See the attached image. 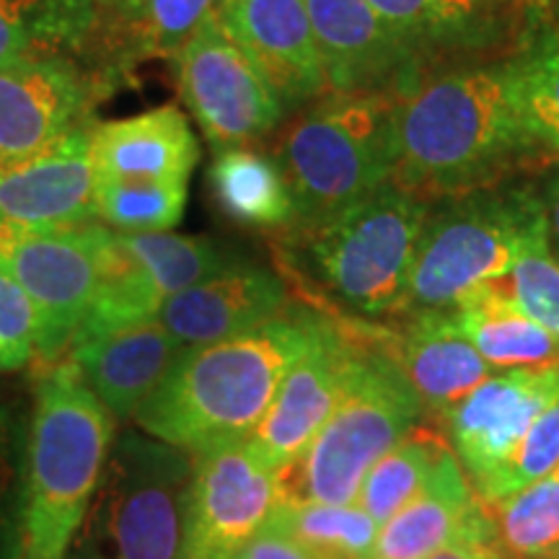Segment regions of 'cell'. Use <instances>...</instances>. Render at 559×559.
<instances>
[{"label":"cell","instance_id":"cell-8","mask_svg":"<svg viewBox=\"0 0 559 559\" xmlns=\"http://www.w3.org/2000/svg\"><path fill=\"white\" fill-rule=\"evenodd\" d=\"M192 453L153 436H115L66 559H187Z\"/></svg>","mask_w":559,"mask_h":559},{"label":"cell","instance_id":"cell-24","mask_svg":"<svg viewBox=\"0 0 559 559\" xmlns=\"http://www.w3.org/2000/svg\"><path fill=\"white\" fill-rule=\"evenodd\" d=\"M402 321L400 337H389V347L432 415L449 412L495 373L459 332L451 311L412 313Z\"/></svg>","mask_w":559,"mask_h":559},{"label":"cell","instance_id":"cell-23","mask_svg":"<svg viewBox=\"0 0 559 559\" xmlns=\"http://www.w3.org/2000/svg\"><path fill=\"white\" fill-rule=\"evenodd\" d=\"M91 160L96 179L190 181L200 160V143L177 107L94 124Z\"/></svg>","mask_w":559,"mask_h":559},{"label":"cell","instance_id":"cell-18","mask_svg":"<svg viewBox=\"0 0 559 559\" xmlns=\"http://www.w3.org/2000/svg\"><path fill=\"white\" fill-rule=\"evenodd\" d=\"M94 128V124H91ZM91 128L37 153L0 164V223L16 228H75L96 223Z\"/></svg>","mask_w":559,"mask_h":559},{"label":"cell","instance_id":"cell-37","mask_svg":"<svg viewBox=\"0 0 559 559\" xmlns=\"http://www.w3.org/2000/svg\"><path fill=\"white\" fill-rule=\"evenodd\" d=\"M218 559H313L304 547H298L290 536L283 531L264 526L260 534H254L247 544L234 549L230 555H223Z\"/></svg>","mask_w":559,"mask_h":559},{"label":"cell","instance_id":"cell-11","mask_svg":"<svg viewBox=\"0 0 559 559\" xmlns=\"http://www.w3.org/2000/svg\"><path fill=\"white\" fill-rule=\"evenodd\" d=\"M115 83L68 55L0 66V164L37 156L94 124Z\"/></svg>","mask_w":559,"mask_h":559},{"label":"cell","instance_id":"cell-22","mask_svg":"<svg viewBox=\"0 0 559 559\" xmlns=\"http://www.w3.org/2000/svg\"><path fill=\"white\" fill-rule=\"evenodd\" d=\"M179 355V342L158 319H148L70 342L66 358L115 419H128L164 383Z\"/></svg>","mask_w":559,"mask_h":559},{"label":"cell","instance_id":"cell-13","mask_svg":"<svg viewBox=\"0 0 559 559\" xmlns=\"http://www.w3.org/2000/svg\"><path fill=\"white\" fill-rule=\"evenodd\" d=\"M187 559H218L267 526L283 502L280 472L264 464L247 440L192 453Z\"/></svg>","mask_w":559,"mask_h":559},{"label":"cell","instance_id":"cell-30","mask_svg":"<svg viewBox=\"0 0 559 559\" xmlns=\"http://www.w3.org/2000/svg\"><path fill=\"white\" fill-rule=\"evenodd\" d=\"M117 236L122 247L143 264L164 300L243 262L226 243L205 236H179L171 230Z\"/></svg>","mask_w":559,"mask_h":559},{"label":"cell","instance_id":"cell-35","mask_svg":"<svg viewBox=\"0 0 559 559\" xmlns=\"http://www.w3.org/2000/svg\"><path fill=\"white\" fill-rule=\"evenodd\" d=\"M555 466H559V400L534 419L508 464L479 489L477 498L487 508L495 506L519 489L547 477Z\"/></svg>","mask_w":559,"mask_h":559},{"label":"cell","instance_id":"cell-41","mask_svg":"<svg viewBox=\"0 0 559 559\" xmlns=\"http://www.w3.org/2000/svg\"><path fill=\"white\" fill-rule=\"evenodd\" d=\"M528 3H559V0H528Z\"/></svg>","mask_w":559,"mask_h":559},{"label":"cell","instance_id":"cell-34","mask_svg":"<svg viewBox=\"0 0 559 559\" xmlns=\"http://www.w3.org/2000/svg\"><path fill=\"white\" fill-rule=\"evenodd\" d=\"M492 285L515 309L559 334V262L549 249L547 223L531 230L519 260Z\"/></svg>","mask_w":559,"mask_h":559},{"label":"cell","instance_id":"cell-15","mask_svg":"<svg viewBox=\"0 0 559 559\" xmlns=\"http://www.w3.org/2000/svg\"><path fill=\"white\" fill-rule=\"evenodd\" d=\"M330 94L404 96L430 68L368 0H304Z\"/></svg>","mask_w":559,"mask_h":559},{"label":"cell","instance_id":"cell-6","mask_svg":"<svg viewBox=\"0 0 559 559\" xmlns=\"http://www.w3.org/2000/svg\"><path fill=\"white\" fill-rule=\"evenodd\" d=\"M423 412L386 332L368 330L340 404L309 449L280 472L283 502H355L368 472L417 428Z\"/></svg>","mask_w":559,"mask_h":559},{"label":"cell","instance_id":"cell-19","mask_svg":"<svg viewBox=\"0 0 559 559\" xmlns=\"http://www.w3.org/2000/svg\"><path fill=\"white\" fill-rule=\"evenodd\" d=\"M221 0H94L91 26L79 47L83 62L111 83L151 58H174Z\"/></svg>","mask_w":559,"mask_h":559},{"label":"cell","instance_id":"cell-42","mask_svg":"<svg viewBox=\"0 0 559 559\" xmlns=\"http://www.w3.org/2000/svg\"><path fill=\"white\" fill-rule=\"evenodd\" d=\"M526 3H528V0H526Z\"/></svg>","mask_w":559,"mask_h":559},{"label":"cell","instance_id":"cell-27","mask_svg":"<svg viewBox=\"0 0 559 559\" xmlns=\"http://www.w3.org/2000/svg\"><path fill=\"white\" fill-rule=\"evenodd\" d=\"M210 190L223 215L243 228L285 234L296 226V202L275 156L251 148L215 153Z\"/></svg>","mask_w":559,"mask_h":559},{"label":"cell","instance_id":"cell-16","mask_svg":"<svg viewBox=\"0 0 559 559\" xmlns=\"http://www.w3.org/2000/svg\"><path fill=\"white\" fill-rule=\"evenodd\" d=\"M430 70L500 60L519 39L526 0H368Z\"/></svg>","mask_w":559,"mask_h":559},{"label":"cell","instance_id":"cell-38","mask_svg":"<svg viewBox=\"0 0 559 559\" xmlns=\"http://www.w3.org/2000/svg\"><path fill=\"white\" fill-rule=\"evenodd\" d=\"M536 190H539L544 223H547V241L551 254L559 262V158L551 156L542 164L539 171H534Z\"/></svg>","mask_w":559,"mask_h":559},{"label":"cell","instance_id":"cell-40","mask_svg":"<svg viewBox=\"0 0 559 559\" xmlns=\"http://www.w3.org/2000/svg\"><path fill=\"white\" fill-rule=\"evenodd\" d=\"M3 428H0V489H3V481H5V477H3Z\"/></svg>","mask_w":559,"mask_h":559},{"label":"cell","instance_id":"cell-26","mask_svg":"<svg viewBox=\"0 0 559 559\" xmlns=\"http://www.w3.org/2000/svg\"><path fill=\"white\" fill-rule=\"evenodd\" d=\"M459 332L495 370L559 366V334L515 309L492 283L453 306Z\"/></svg>","mask_w":559,"mask_h":559},{"label":"cell","instance_id":"cell-12","mask_svg":"<svg viewBox=\"0 0 559 559\" xmlns=\"http://www.w3.org/2000/svg\"><path fill=\"white\" fill-rule=\"evenodd\" d=\"M370 330L368 321H355L324 311L317 337L280 383L267 415L249 436L251 449L264 464L283 472L309 449L317 432L345 394L360 345Z\"/></svg>","mask_w":559,"mask_h":559},{"label":"cell","instance_id":"cell-2","mask_svg":"<svg viewBox=\"0 0 559 559\" xmlns=\"http://www.w3.org/2000/svg\"><path fill=\"white\" fill-rule=\"evenodd\" d=\"M324 311L290 306L275 319L213 345L187 347L164 383L135 412L148 436L190 453L247 440L280 383L317 337Z\"/></svg>","mask_w":559,"mask_h":559},{"label":"cell","instance_id":"cell-7","mask_svg":"<svg viewBox=\"0 0 559 559\" xmlns=\"http://www.w3.org/2000/svg\"><path fill=\"white\" fill-rule=\"evenodd\" d=\"M539 223L544 210L528 174L432 200L412 257L404 317L449 311L481 285L506 277Z\"/></svg>","mask_w":559,"mask_h":559},{"label":"cell","instance_id":"cell-21","mask_svg":"<svg viewBox=\"0 0 559 559\" xmlns=\"http://www.w3.org/2000/svg\"><path fill=\"white\" fill-rule=\"evenodd\" d=\"M459 539H495V526L489 508L449 449L425 487L383 523L373 559H428Z\"/></svg>","mask_w":559,"mask_h":559},{"label":"cell","instance_id":"cell-20","mask_svg":"<svg viewBox=\"0 0 559 559\" xmlns=\"http://www.w3.org/2000/svg\"><path fill=\"white\" fill-rule=\"evenodd\" d=\"M290 306L288 280L260 264L239 262L166 298L156 319L187 349L254 330Z\"/></svg>","mask_w":559,"mask_h":559},{"label":"cell","instance_id":"cell-3","mask_svg":"<svg viewBox=\"0 0 559 559\" xmlns=\"http://www.w3.org/2000/svg\"><path fill=\"white\" fill-rule=\"evenodd\" d=\"M115 415L73 360L41 366L19 519L5 559H66L115 443Z\"/></svg>","mask_w":559,"mask_h":559},{"label":"cell","instance_id":"cell-36","mask_svg":"<svg viewBox=\"0 0 559 559\" xmlns=\"http://www.w3.org/2000/svg\"><path fill=\"white\" fill-rule=\"evenodd\" d=\"M39 319L32 298L0 267V373L19 370L37 353Z\"/></svg>","mask_w":559,"mask_h":559},{"label":"cell","instance_id":"cell-39","mask_svg":"<svg viewBox=\"0 0 559 559\" xmlns=\"http://www.w3.org/2000/svg\"><path fill=\"white\" fill-rule=\"evenodd\" d=\"M428 559H502L495 539H459Z\"/></svg>","mask_w":559,"mask_h":559},{"label":"cell","instance_id":"cell-33","mask_svg":"<svg viewBox=\"0 0 559 559\" xmlns=\"http://www.w3.org/2000/svg\"><path fill=\"white\" fill-rule=\"evenodd\" d=\"M187 207V181L96 179V218L117 234L171 230Z\"/></svg>","mask_w":559,"mask_h":559},{"label":"cell","instance_id":"cell-9","mask_svg":"<svg viewBox=\"0 0 559 559\" xmlns=\"http://www.w3.org/2000/svg\"><path fill=\"white\" fill-rule=\"evenodd\" d=\"M107 226L16 228L0 223V267L16 280L37 309L41 366L66 358L102 275Z\"/></svg>","mask_w":559,"mask_h":559},{"label":"cell","instance_id":"cell-31","mask_svg":"<svg viewBox=\"0 0 559 559\" xmlns=\"http://www.w3.org/2000/svg\"><path fill=\"white\" fill-rule=\"evenodd\" d=\"M502 559H559V466L489 506Z\"/></svg>","mask_w":559,"mask_h":559},{"label":"cell","instance_id":"cell-28","mask_svg":"<svg viewBox=\"0 0 559 559\" xmlns=\"http://www.w3.org/2000/svg\"><path fill=\"white\" fill-rule=\"evenodd\" d=\"M94 0H0V66L79 52Z\"/></svg>","mask_w":559,"mask_h":559},{"label":"cell","instance_id":"cell-17","mask_svg":"<svg viewBox=\"0 0 559 559\" xmlns=\"http://www.w3.org/2000/svg\"><path fill=\"white\" fill-rule=\"evenodd\" d=\"M215 16L285 111L330 94L304 0H221Z\"/></svg>","mask_w":559,"mask_h":559},{"label":"cell","instance_id":"cell-29","mask_svg":"<svg viewBox=\"0 0 559 559\" xmlns=\"http://www.w3.org/2000/svg\"><path fill=\"white\" fill-rule=\"evenodd\" d=\"M267 526L283 531L313 559H373L381 531L358 502H280Z\"/></svg>","mask_w":559,"mask_h":559},{"label":"cell","instance_id":"cell-10","mask_svg":"<svg viewBox=\"0 0 559 559\" xmlns=\"http://www.w3.org/2000/svg\"><path fill=\"white\" fill-rule=\"evenodd\" d=\"M174 68L181 102L215 153L251 148L283 122L275 91L215 13L174 55Z\"/></svg>","mask_w":559,"mask_h":559},{"label":"cell","instance_id":"cell-14","mask_svg":"<svg viewBox=\"0 0 559 559\" xmlns=\"http://www.w3.org/2000/svg\"><path fill=\"white\" fill-rule=\"evenodd\" d=\"M559 400V366L498 370L440 415L474 492L498 474L534 419Z\"/></svg>","mask_w":559,"mask_h":559},{"label":"cell","instance_id":"cell-32","mask_svg":"<svg viewBox=\"0 0 559 559\" xmlns=\"http://www.w3.org/2000/svg\"><path fill=\"white\" fill-rule=\"evenodd\" d=\"M449 449L451 445L436 432L415 428L368 472L355 502L383 526L425 487Z\"/></svg>","mask_w":559,"mask_h":559},{"label":"cell","instance_id":"cell-4","mask_svg":"<svg viewBox=\"0 0 559 559\" xmlns=\"http://www.w3.org/2000/svg\"><path fill=\"white\" fill-rule=\"evenodd\" d=\"M428 210L430 200L389 181L319 226L280 236L285 267L304 285H313L337 317L368 324L402 319Z\"/></svg>","mask_w":559,"mask_h":559},{"label":"cell","instance_id":"cell-5","mask_svg":"<svg viewBox=\"0 0 559 559\" xmlns=\"http://www.w3.org/2000/svg\"><path fill=\"white\" fill-rule=\"evenodd\" d=\"M396 107L394 94H326L283 130L275 160L296 202L290 230L319 226L394 181Z\"/></svg>","mask_w":559,"mask_h":559},{"label":"cell","instance_id":"cell-25","mask_svg":"<svg viewBox=\"0 0 559 559\" xmlns=\"http://www.w3.org/2000/svg\"><path fill=\"white\" fill-rule=\"evenodd\" d=\"M506 68L528 132L559 158V3L528 5Z\"/></svg>","mask_w":559,"mask_h":559},{"label":"cell","instance_id":"cell-1","mask_svg":"<svg viewBox=\"0 0 559 559\" xmlns=\"http://www.w3.org/2000/svg\"><path fill=\"white\" fill-rule=\"evenodd\" d=\"M547 158L515 107L506 58L436 68L400 96L394 181L419 198L526 177Z\"/></svg>","mask_w":559,"mask_h":559}]
</instances>
